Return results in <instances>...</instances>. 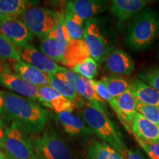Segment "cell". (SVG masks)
<instances>
[{"mask_svg": "<svg viewBox=\"0 0 159 159\" xmlns=\"http://www.w3.org/2000/svg\"><path fill=\"white\" fill-rule=\"evenodd\" d=\"M34 159H41V158H39V157H38V156H36V157H35V158Z\"/></svg>", "mask_w": 159, "mask_h": 159, "instance_id": "39", "label": "cell"}, {"mask_svg": "<svg viewBox=\"0 0 159 159\" xmlns=\"http://www.w3.org/2000/svg\"><path fill=\"white\" fill-rule=\"evenodd\" d=\"M83 39L88 47L90 56L99 64L104 61L107 55L112 50V46L93 19L87 20L85 23Z\"/></svg>", "mask_w": 159, "mask_h": 159, "instance_id": "7", "label": "cell"}, {"mask_svg": "<svg viewBox=\"0 0 159 159\" xmlns=\"http://www.w3.org/2000/svg\"><path fill=\"white\" fill-rule=\"evenodd\" d=\"M36 151L41 159H73L70 149L52 127L37 140Z\"/></svg>", "mask_w": 159, "mask_h": 159, "instance_id": "6", "label": "cell"}, {"mask_svg": "<svg viewBox=\"0 0 159 159\" xmlns=\"http://www.w3.org/2000/svg\"><path fill=\"white\" fill-rule=\"evenodd\" d=\"M159 36V13L151 8L139 13L133 21L125 39V44L134 52L151 47Z\"/></svg>", "mask_w": 159, "mask_h": 159, "instance_id": "2", "label": "cell"}, {"mask_svg": "<svg viewBox=\"0 0 159 159\" xmlns=\"http://www.w3.org/2000/svg\"><path fill=\"white\" fill-rule=\"evenodd\" d=\"M0 59H8L12 61L21 60L18 49L2 34H0Z\"/></svg>", "mask_w": 159, "mask_h": 159, "instance_id": "28", "label": "cell"}, {"mask_svg": "<svg viewBox=\"0 0 159 159\" xmlns=\"http://www.w3.org/2000/svg\"><path fill=\"white\" fill-rule=\"evenodd\" d=\"M119 113L117 116L125 128L130 132V124L136 114V99L130 89L116 98Z\"/></svg>", "mask_w": 159, "mask_h": 159, "instance_id": "20", "label": "cell"}, {"mask_svg": "<svg viewBox=\"0 0 159 159\" xmlns=\"http://www.w3.org/2000/svg\"><path fill=\"white\" fill-rule=\"evenodd\" d=\"M130 91L139 102L159 108V91L138 77L130 82Z\"/></svg>", "mask_w": 159, "mask_h": 159, "instance_id": "18", "label": "cell"}, {"mask_svg": "<svg viewBox=\"0 0 159 159\" xmlns=\"http://www.w3.org/2000/svg\"><path fill=\"white\" fill-rule=\"evenodd\" d=\"M136 111L148 120L157 125L159 124V108L142 104L136 100Z\"/></svg>", "mask_w": 159, "mask_h": 159, "instance_id": "30", "label": "cell"}, {"mask_svg": "<svg viewBox=\"0 0 159 159\" xmlns=\"http://www.w3.org/2000/svg\"><path fill=\"white\" fill-rule=\"evenodd\" d=\"M49 76V85L54 89L57 92L66 99H69L75 104H80L81 99L79 95L69 83L57 78L55 75L50 74Z\"/></svg>", "mask_w": 159, "mask_h": 159, "instance_id": "26", "label": "cell"}, {"mask_svg": "<svg viewBox=\"0 0 159 159\" xmlns=\"http://www.w3.org/2000/svg\"><path fill=\"white\" fill-rule=\"evenodd\" d=\"M101 81L114 98H116L130 89V83L124 77L117 75L104 77Z\"/></svg>", "mask_w": 159, "mask_h": 159, "instance_id": "25", "label": "cell"}, {"mask_svg": "<svg viewBox=\"0 0 159 159\" xmlns=\"http://www.w3.org/2000/svg\"><path fill=\"white\" fill-rule=\"evenodd\" d=\"M89 159H125L118 150L108 143L94 141L87 147Z\"/></svg>", "mask_w": 159, "mask_h": 159, "instance_id": "22", "label": "cell"}, {"mask_svg": "<svg viewBox=\"0 0 159 159\" xmlns=\"http://www.w3.org/2000/svg\"><path fill=\"white\" fill-rule=\"evenodd\" d=\"M0 159H5V154L0 151Z\"/></svg>", "mask_w": 159, "mask_h": 159, "instance_id": "36", "label": "cell"}, {"mask_svg": "<svg viewBox=\"0 0 159 159\" xmlns=\"http://www.w3.org/2000/svg\"><path fill=\"white\" fill-rule=\"evenodd\" d=\"M5 106V92L0 90V116L4 111Z\"/></svg>", "mask_w": 159, "mask_h": 159, "instance_id": "34", "label": "cell"}, {"mask_svg": "<svg viewBox=\"0 0 159 159\" xmlns=\"http://www.w3.org/2000/svg\"><path fill=\"white\" fill-rule=\"evenodd\" d=\"M66 7L85 21L104 12L108 7V2L102 0H75L68 2Z\"/></svg>", "mask_w": 159, "mask_h": 159, "instance_id": "15", "label": "cell"}, {"mask_svg": "<svg viewBox=\"0 0 159 159\" xmlns=\"http://www.w3.org/2000/svg\"><path fill=\"white\" fill-rule=\"evenodd\" d=\"M3 112L13 122L30 133L41 132L47 122L45 109L32 99L11 92H5Z\"/></svg>", "mask_w": 159, "mask_h": 159, "instance_id": "1", "label": "cell"}, {"mask_svg": "<svg viewBox=\"0 0 159 159\" xmlns=\"http://www.w3.org/2000/svg\"><path fill=\"white\" fill-rule=\"evenodd\" d=\"M5 131L3 130L2 128H0V149L4 150V142H5Z\"/></svg>", "mask_w": 159, "mask_h": 159, "instance_id": "35", "label": "cell"}, {"mask_svg": "<svg viewBox=\"0 0 159 159\" xmlns=\"http://www.w3.org/2000/svg\"><path fill=\"white\" fill-rule=\"evenodd\" d=\"M5 159H13V158H11V157H9V156H6V155H5Z\"/></svg>", "mask_w": 159, "mask_h": 159, "instance_id": "38", "label": "cell"}, {"mask_svg": "<svg viewBox=\"0 0 159 159\" xmlns=\"http://www.w3.org/2000/svg\"><path fill=\"white\" fill-rule=\"evenodd\" d=\"M21 18L32 34L42 40L58 23L60 13L43 7H30Z\"/></svg>", "mask_w": 159, "mask_h": 159, "instance_id": "5", "label": "cell"}, {"mask_svg": "<svg viewBox=\"0 0 159 159\" xmlns=\"http://www.w3.org/2000/svg\"><path fill=\"white\" fill-rule=\"evenodd\" d=\"M130 132L144 142H159V128L155 123L136 113L130 124Z\"/></svg>", "mask_w": 159, "mask_h": 159, "instance_id": "14", "label": "cell"}, {"mask_svg": "<svg viewBox=\"0 0 159 159\" xmlns=\"http://www.w3.org/2000/svg\"><path fill=\"white\" fill-rule=\"evenodd\" d=\"M105 68L114 74L130 75L134 71L133 59L126 52L120 49L111 50L103 61Z\"/></svg>", "mask_w": 159, "mask_h": 159, "instance_id": "11", "label": "cell"}, {"mask_svg": "<svg viewBox=\"0 0 159 159\" xmlns=\"http://www.w3.org/2000/svg\"><path fill=\"white\" fill-rule=\"evenodd\" d=\"M150 159H159V142H144L135 137Z\"/></svg>", "mask_w": 159, "mask_h": 159, "instance_id": "32", "label": "cell"}, {"mask_svg": "<svg viewBox=\"0 0 159 159\" xmlns=\"http://www.w3.org/2000/svg\"><path fill=\"white\" fill-rule=\"evenodd\" d=\"M150 2L148 0H112L111 11L119 21L124 22L136 16Z\"/></svg>", "mask_w": 159, "mask_h": 159, "instance_id": "13", "label": "cell"}, {"mask_svg": "<svg viewBox=\"0 0 159 159\" xmlns=\"http://www.w3.org/2000/svg\"><path fill=\"white\" fill-rule=\"evenodd\" d=\"M91 84L94 87L97 94L99 97V98L102 99L104 102H108L111 107L112 108L116 115L119 113V108L117 106V103L116 101V98H114L111 96L109 91H108L105 85H104L101 80H91Z\"/></svg>", "mask_w": 159, "mask_h": 159, "instance_id": "29", "label": "cell"}, {"mask_svg": "<svg viewBox=\"0 0 159 159\" xmlns=\"http://www.w3.org/2000/svg\"><path fill=\"white\" fill-rule=\"evenodd\" d=\"M57 119L67 134L71 136H85L94 134V131L84 121L72 112L64 111L57 114Z\"/></svg>", "mask_w": 159, "mask_h": 159, "instance_id": "17", "label": "cell"}, {"mask_svg": "<svg viewBox=\"0 0 159 159\" xmlns=\"http://www.w3.org/2000/svg\"><path fill=\"white\" fill-rule=\"evenodd\" d=\"M12 66L16 74L32 85L37 87L49 85V76L29 63L21 61H13Z\"/></svg>", "mask_w": 159, "mask_h": 159, "instance_id": "16", "label": "cell"}, {"mask_svg": "<svg viewBox=\"0 0 159 159\" xmlns=\"http://www.w3.org/2000/svg\"><path fill=\"white\" fill-rule=\"evenodd\" d=\"M138 78L159 91V68H150L138 74Z\"/></svg>", "mask_w": 159, "mask_h": 159, "instance_id": "31", "label": "cell"}, {"mask_svg": "<svg viewBox=\"0 0 159 159\" xmlns=\"http://www.w3.org/2000/svg\"><path fill=\"white\" fill-rule=\"evenodd\" d=\"M125 159H147L140 150H128L125 156Z\"/></svg>", "mask_w": 159, "mask_h": 159, "instance_id": "33", "label": "cell"}, {"mask_svg": "<svg viewBox=\"0 0 159 159\" xmlns=\"http://www.w3.org/2000/svg\"><path fill=\"white\" fill-rule=\"evenodd\" d=\"M0 34L10 40L17 49L27 45L33 39L31 32L19 19L0 21Z\"/></svg>", "mask_w": 159, "mask_h": 159, "instance_id": "9", "label": "cell"}, {"mask_svg": "<svg viewBox=\"0 0 159 159\" xmlns=\"http://www.w3.org/2000/svg\"><path fill=\"white\" fill-rule=\"evenodd\" d=\"M81 116L85 124L99 139L114 147L125 158L128 149L116 124L106 114L86 104L81 112Z\"/></svg>", "mask_w": 159, "mask_h": 159, "instance_id": "3", "label": "cell"}, {"mask_svg": "<svg viewBox=\"0 0 159 159\" xmlns=\"http://www.w3.org/2000/svg\"><path fill=\"white\" fill-rule=\"evenodd\" d=\"M0 83L10 90L27 97L32 100H39V87L24 80L19 75L5 69L0 72Z\"/></svg>", "mask_w": 159, "mask_h": 159, "instance_id": "10", "label": "cell"}, {"mask_svg": "<svg viewBox=\"0 0 159 159\" xmlns=\"http://www.w3.org/2000/svg\"><path fill=\"white\" fill-rule=\"evenodd\" d=\"M23 128L13 122L5 130L4 150L13 159H34V148Z\"/></svg>", "mask_w": 159, "mask_h": 159, "instance_id": "4", "label": "cell"}, {"mask_svg": "<svg viewBox=\"0 0 159 159\" xmlns=\"http://www.w3.org/2000/svg\"><path fill=\"white\" fill-rule=\"evenodd\" d=\"M64 15L66 25L68 29L70 39L75 40L83 39L85 28V26L83 25L84 21L66 7L65 9Z\"/></svg>", "mask_w": 159, "mask_h": 159, "instance_id": "24", "label": "cell"}, {"mask_svg": "<svg viewBox=\"0 0 159 159\" xmlns=\"http://www.w3.org/2000/svg\"><path fill=\"white\" fill-rule=\"evenodd\" d=\"M31 5L27 0H0V21L19 19Z\"/></svg>", "mask_w": 159, "mask_h": 159, "instance_id": "21", "label": "cell"}, {"mask_svg": "<svg viewBox=\"0 0 159 159\" xmlns=\"http://www.w3.org/2000/svg\"><path fill=\"white\" fill-rule=\"evenodd\" d=\"M71 71L91 80H94L98 74V63L90 57L85 60L83 63H79L73 67Z\"/></svg>", "mask_w": 159, "mask_h": 159, "instance_id": "27", "label": "cell"}, {"mask_svg": "<svg viewBox=\"0 0 159 159\" xmlns=\"http://www.w3.org/2000/svg\"><path fill=\"white\" fill-rule=\"evenodd\" d=\"M158 128H159V124H158Z\"/></svg>", "mask_w": 159, "mask_h": 159, "instance_id": "40", "label": "cell"}, {"mask_svg": "<svg viewBox=\"0 0 159 159\" xmlns=\"http://www.w3.org/2000/svg\"><path fill=\"white\" fill-rule=\"evenodd\" d=\"M66 48V46L62 45L48 35L41 40V43L40 45V49L43 54L53 60L55 63H60L63 65L64 63Z\"/></svg>", "mask_w": 159, "mask_h": 159, "instance_id": "23", "label": "cell"}, {"mask_svg": "<svg viewBox=\"0 0 159 159\" xmlns=\"http://www.w3.org/2000/svg\"><path fill=\"white\" fill-rule=\"evenodd\" d=\"M18 50L19 52L21 60L48 75H55L64 68L57 64L53 60L30 44L18 49Z\"/></svg>", "mask_w": 159, "mask_h": 159, "instance_id": "8", "label": "cell"}, {"mask_svg": "<svg viewBox=\"0 0 159 159\" xmlns=\"http://www.w3.org/2000/svg\"><path fill=\"white\" fill-rule=\"evenodd\" d=\"M39 95L40 102L54 110L57 114L64 111L72 112L74 109V103L60 94L50 85L39 87Z\"/></svg>", "mask_w": 159, "mask_h": 159, "instance_id": "12", "label": "cell"}, {"mask_svg": "<svg viewBox=\"0 0 159 159\" xmlns=\"http://www.w3.org/2000/svg\"><path fill=\"white\" fill-rule=\"evenodd\" d=\"M90 57V52L84 39H70L66 48L63 65L67 68L72 69Z\"/></svg>", "mask_w": 159, "mask_h": 159, "instance_id": "19", "label": "cell"}, {"mask_svg": "<svg viewBox=\"0 0 159 159\" xmlns=\"http://www.w3.org/2000/svg\"><path fill=\"white\" fill-rule=\"evenodd\" d=\"M2 125H3V123H2V120L1 117H0V128H2Z\"/></svg>", "mask_w": 159, "mask_h": 159, "instance_id": "37", "label": "cell"}]
</instances>
